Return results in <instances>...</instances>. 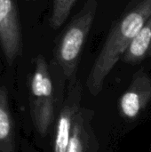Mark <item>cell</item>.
I'll return each mask as SVG.
<instances>
[{"mask_svg": "<svg viewBox=\"0 0 151 152\" xmlns=\"http://www.w3.org/2000/svg\"><path fill=\"white\" fill-rule=\"evenodd\" d=\"M0 45L11 65L20 51V29L13 0H0Z\"/></svg>", "mask_w": 151, "mask_h": 152, "instance_id": "obj_5", "label": "cell"}, {"mask_svg": "<svg viewBox=\"0 0 151 152\" xmlns=\"http://www.w3.org/2000/svg\"><path fill=\"white\" fill-rule=\"evenodd\" d=\"M150 15L151 0H135L114 24L86 80L92 95L96 96L102 90L106 77Z\"/></svg>", "mask_w": 151, "mask_h": 152, "instance_id": "obj_1", "label": "cell"}, {"mask_svg": "<svg viewBox=\"0 0 151 152\" xmlns=\"http://www.w3.org/2000/svg\"><path fill=\"white\" fill-rule=\"evenodd\" d=\"M81 98L82 86L80 81L75 79L70 82L68 95L59 115L55 130L54 152H67L75 118L81 108Z\"/></svg>", "mask_w": 151, "mask_h": 152, "instance_id": "obj_4", "label": "cell"}, {"mask_svg": "<svg viewBox=\"0 0 151 152\" xmlns=\"http://www.w3.org/2000/svg\"><path fill=\"white\" fill-rule=\"evenodd\" d=\"M150 100L151 78L143 69H140L120 98V112L123 117L133 119L146 108Z\"/></svg>", "mask_w": 151, "mask_h": 152, "instance_id": "obj_6", "label": "cell"}, {"mask_svg": "<svg viewBox=\"0 0 151 152\" xmlns=\"http://www.w3.org/2000/svg\"><path fill=\"white\" fill-rule=\"evenodd\" d=\"M31 119L36 131L44 136L54 119L53 80L45 58L38 55L29 84Z\"/></svg>", "mask_w": 151, "mask_h": 152, "instance_id": "obj_3", "label": "cell"}, {"mask_svg": "<svg viewBox=\"0 0 151 152\" xmlns=\"http://www.w3.org/2000/svg\"><path fill=\"white\" fill-rule=\"evenodd\" d=\"M97 7V0H87L82 10L63 31L57 44L55 57L69 82L76 79L80 55L93 23Z\"/></svg>", "mask_w": 151, "mask_h": 152, "instance_id": "obj_2", "label": "cell"}, {"mask_svg": "<svg viewBox=\"0 0 151 152\" xmlns=\"http://www.w3.org/2000/svg\"><path fill=\"white\" fill-rule=\"evenodd\" d=\"M151 57V15L122 56L126 63L136 64Z\"/></svg>", "mask_w": 151, "mask_h": 152, "instance_id": "obj_8", "label": "cell"}, {"mask_svg": "<svg viewBox=\"0 0 151 152\" xmlns=\"http://www.w3.org/2000/svg\"><path fill=\"white\" fill-rule=\"evenodd\" d=\"M77 0H53L51 24L53 28H58L69 17Z\"/></svg>", "mask_w": 151, "mask_h": 152, "instance_id": "obj_10", "label": "cell"}, {"mask_svg": "<svg viewBox=\"0 0 151 152\" xmlns=\"http://www.w3.org/2000/svg\"><path fill=\"white\" fill-rule=\"evenodd\" d=\"M0 152H15L13 125L4 86H0Z\"/></svg>", "mask_w": 151, "mask_h": 152, "instance_id": "obj_9", "label": "cell"}, {"mask_svg": "<svg viewBox=\"0 0 151 152\" xmlns=\"http://www.w3.org/2000/svg\"><path fill=\"white\" fill-rule=\"evenodd\" d=\"M91 122L92 111L80 108L75 118L67 152H97L98 142Z\"/></svg>", "mask_w": 151, "mask_h": 152, "instance_id": "obj_7", "label": "cell"}]
</instances>
